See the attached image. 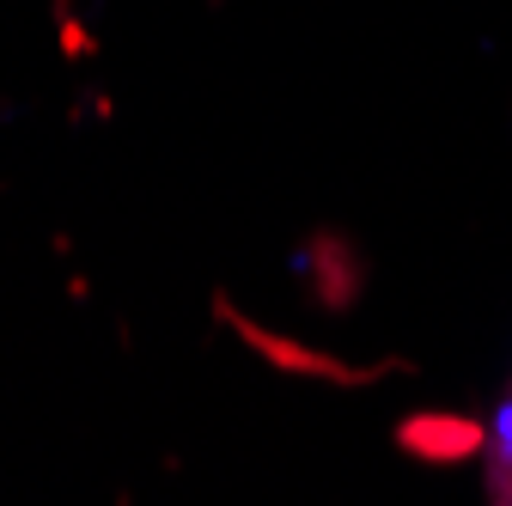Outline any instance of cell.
Masks as SVG:
<instances>
[{"instance_id":"1","label":"cell","mask_w":512,"mask_h":506,"mask_svg":"<svg viewBox=\"0 0 512 506\" xmlns=\"http://www.w3.org/2000/svg\"><path fill=\"white\" fill-rule=\"evenodd\" d=\"M488 488H494V500H512V385L488 427Z\"/></svg>"}]
</instances>
